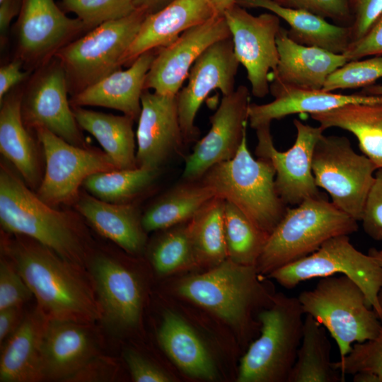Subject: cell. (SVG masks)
<instances>
[{
    "label": "cell",
    "mask_w": 382,
    "mask_h": 382,
    "mask_svg": "<svg viewBox=\"0 0 382 382\" xmlns=\"http://www.w3.org/2000/svg\"><path fill=\"white\" fill-rule=\"evenodd\" d=\"M8 253L49 319L88 325L102 318L98 299L76 265L37 242L13 243Z\"/></svg>",
    "instance_id": "cell-1"
},
{
    "label": "cell",
    "mask_w": 382,
    "mask_h": 382,
    "mask_svg": "<svg viewBox=\"0 0 382 382\" xmlns=\"http://www.w3.org/2000/svg\"><path fill=\"white\" fill-rule=\"evenodd\" d=\"M260 276L255 265L226 258L207 272L182 279L178 291L250 337L260 331L254 315L270 306L275 295L272 286L262 282Z\"/></svg>",
    "instance_id": "cell-2"
},
{
    "label": "cell",
    "mask_w": 382,
    "mask_h": 382,
    "mask_svg": "<svg viewBox=\"0 0 382 382\" xmlns=\"http://www.w3.org/2000/svg\"><path fill=\"white\" fill-rule=\"evenodd\" d=\"M199 180L268 236L286 212V204L276 190L273 166L266 159L253 157L247 134L233 158L214 165Z\"/></svg>",
    "instance_id": "cell-3"
},
{
    "label": "cell",
    "mask_w": 382,
    "mask_h": 382,
    "mask_svg": "<svg viewBox=\"0 0 382 382\" xmlns=\"http://www.w3.org/2000/svg\"><path fill=\"white\" fill-rule=\"evenodd\" d=\"M358 230L357 221L321 195L305 199L286 212L269 235L255 267L260 275L316 251L325 241Z\"/></svg>",
    "instance_id": "cell-4"
},
{
    "label": "cell",
    "mask_w": 382,
    "mask_h": 382,
    "mask_svg": "<svg viewBox=\"0 0 382 382\" xmlns=\"http://www.w3.org/2000/svg\"><path fill=\"white\" fill-rule=\"evenodd\" d=\"M305 313L298 297L275 294L257 320L259 337L241 360L238 382H288L302 336Z\"/></svg>",
    "instance_id": "cell-5"
},
{
    "label": "cell",
    "mask_w": 382,
    "mask_h": 382,
    "mask_svg": "<svg viewBox=\"0 0 382 382\" xmlns=\"http://www.w3.org/2000/svg\"><path fill=\"white\" fill-rule=\"evenodd\" d=\"M0 222L6 231L30 237L64 260L81 264L82 243L68 216L52 209L4 167L0 171Z\"/></svg>",
    "instance_id": "cell-6"
},
{
    "label": "cell",
    "mask_w": 382,
    "mask_h": 382,
    "mask_svg": "<svg viewBox=\"0 0 382 382\" xmlns=\"http://www.w3.org/2000/svg\"><path fill=\"white\" fill-rule=\"evenodd\" d=\"M297 297L305 315L313 316L335 340L340 358L350 352L354 343L376 337L381 328L363 291L345 275L322 277L313 289Z\"/></svg>",
    "instance_id": "cell-7"
},
{
    "label": "cell",
    "mask_w": 382,
    "mask_h": 382,
    "mask_svg": "<svg viewBox=\"0 0 382 382\" xmlns=\"http://www.w3.org/2000/svg\"><path fill=\"white\" fill-rule=\"evenodd\" d=\"M147 14L136 9L125 18L93 28L59 49L55 56L64 69L68 87L77 93L120 69Z\"/></svg>",
    "instance_id": "cell-8"
},
{
    "label": "cell",
    "mask_w": 382,
    "mask_h": 382,
    "mask_svg": "<svg viewBox=\"0 0 382 382\" xmlns=\"http://www.w3.org/2000/svg\"><path fill=\"white\" fill-rule=\"evenodd\" d=\"M315 182L331 202L359 221L377 170L364 154H357L344 136L323 134L316 144L312 161Z\"/></svg>",
    "instance_id": "cell-9"
},
{
    "label": "cell",
    "mask_w": 382,
    "mask_h": 382,
    "mask_svg": "<svg viewBox=\"0 0 382 382\" xmlns=\"http://www.w3.org/2000/svg\"><path fill=\"white\" fill-rule=\"evenodd\" d=\"M342 274L363 291L369 305L382 321L378 296L382 289V267L369 254L358 250L349 235L325 241L316 251L268 275L281 286L291 289L301 282L317 277Z\"/></svg>",
    "instance_id": "cell-10"
},
{
    "label": "cell",
    "mask_w": 382,
    "mask_h": 382,
    "mask_svg": "<svg viewBox=\"0 0 382 382\" xmlns=\"http://www.w3.org/2000/svg\"><path fill=\"white\" fill-rule=\"evenodd\" d=\"M293 123L296 137L291 147L285 151L274 147L270 125L255 129V154L273 166L277 192L286 205H298L306 199L321 195L315 182L312 161L316 144L325 129L320 125L313 127L297 119Z\"/></svg>",
    "instance_id": "cell-11"
},
{
    "label": "cell",
    "mask_w": 382,
    "mask_h": 382,
    "mask_svg": "<svg viewBox=\"0 0 382 382\" xmlns=\"http://www.w3.org/2000/svg\"><path fill=\"white\" fill-rule=\"evenodd\" d=\"M224 16L235 55L246 70L251 93L257 98L266 96L270 93V75L279 62V18L272 12L255 16L236 4Z\"/></svg>",
    "instance_id": "cell-12"
},
{
    "label": "cell",
    "mask_w": 382,
    "mask_h": 382,
    "mask_svg": "<svg viewBox=\"0 0 382 382\" xmlns=\"http://www.w3.org/2000/svg\"><path fill=\"white\" fill-rule=\"evenodd\" d=\"M35 130L45 158L37 196L50 205L70 201L89 175L117 169L105 153L71 144L45 127Z\"/></svg>",
    "instance_id": "cell-13"
},
{
    "label": "cell",
    "mask_w": 382,
    "mask_h": 382,
    "mask_svg": "<svg viewBox=\"0 0 382 382\" xmlns=\"http://www.w3.org/2000/svg\"><path fill=\"white\" fill-rule=\"evenodd\" d=\"M250 104V91L244 85L223 96L219 108L209 117V131L185 159V180H199L212 166L235 156L247 134Z\"/></svg>",
    "instance_id": "cell-14"
},
{
    "label": "cell",
    "mask_w": 382,
    "mask_h": 382,
    "mask_svg": "<svg viewBox=\"0 0 382 382\" xmlns=\"http://www.w3.org/2000/svg\"><path fill=\"white\" fill-rule=\"evenodd\" d=\"M239 64L231 37L210 45L194 63L187 84L176 95L178 118L185 143L195 141L199 136L195 120L209 94L219 89L225 96L235 90V77Z\"/></svg>",
    "instance_id": "cell-15"
},
{
    "label": "cell",
    "mask_w": 382,
    "mask_h": 382,
    "mask_svg": "<svg viewBox=\"0 0 382 382\" xmlns=\"http://www.w3.org/2000/svg\"><path fill=\"white\" fill-rule=\"evenodd\" d=\"M231 37L224 16H214L183 33L169 45L157 49L144 90L177 95L199 57L212 44Z\"/></svg>",
    "instance_id": "cell-16"
},
{
    "label": "cell",
    "mask_w": 382,
    "mask_h": 382,
    "mask_svg": "<svg viewBox=\"0 0 382 382\" xmlns=\"http://www.w3.org/2000/svg\"><path fill=\"white\" fill-rule=\"evenodd\" d=\"M18 14V49L30 61H42L55 54L72 37L86 29L78 18L68 17L54 0H21Z\"/></svg>",
    "instance_id": "cell-17"
},
{
    "label": "cell",
    "mask_w": 382,
    "mask_h": 382,
    "mask_svg": "<svg viewBox=\"0 0 382 382\" xmlns=\"http://www.w3.org/2000/svg\"><path fill=\"white\" fill-rule=\"evenodd\" d=\"M68 82L60 62L49 65L32 83L22 105L23 118L67 142L81 146L83 139L67 98Z\"/></svg>",
    "instance_id": "cell-18"
},
{
    "label": "cell",
    "mask_w": 382,
    "mask_h": 382,
    "mask_svg": "<svg viewBox=\"0 0 382 382\" xmlns=\"http://www.w3.org/2000/svg\"><path fill=\"white\" fill-rule=\"evenodd\" d=\"M136 133L137 167L157 170L183 143L176 95L145 89Z\"/></svg>",
    "instance_id": "cell-19"
},
{
    "label": "cell",
    "mask_w": 382,
    "mask_h": 382,
    "mask_svg": "<svg viewBox=\"0 0 382 382\" xmlns=\"http://www.w3.org/2000/svg\"><path fill=\"white\" fill-rule=\"evenodd\" d=\"M91 269L102 318L115 329L135 326L141 316L142 296L134 274L105 256L97 257Z\"/></svg>",
    "instance_id": "cell-20"
},
{
    "label": "cell",
    "mask_w": 382,
    "mask_h": 382,
    "mask_svg": "<svg viewBox=\"0 0 382 382\" xmlns=\"http://www.w3.org/2000/svg\"><path fill=\"white\" fill-rule=\"evenodd\" d=\"M270 92L274 100L268 103H250L248 109L250 126L255 129L263 125H270L274 120H280L297 113L323 112L347 104L372 103L382 96L337 93L323 89H308L272 83Z\"/></svg>",
    "instance_id": "cell-21"
},
{
    "label": "cell",
    "mask_w": 382,
    "mask_h": 382,
    "mask_svg": "<svg viewBox=\"0 0 382 382\" xmlns=\"http://www.w3.org/2000/svg\"><path fill=\"white\" fill-rule=\"evenodd\" d=\"M86 325L49 319L41 347L44 379L71 378L93 359L96 348Z\"/></svg>",
    "instance_id": "cell-22"
},
{
    "label": "cell",
    "mask_w": 382,
    "mask_h": 382,
    "mask_svg": "<svg viewBox=\"0 0 382 382\" xmlns=\"http://www.w3.org/2000/svg\"><path fill=\"white\" fill-rule=\"evenodd\" d=\"M277 45L279 62L270 75L272 83L323 89L329 75L348 62L342 54L294 42L282 26L277 36Z\"/></svg>",
    "instance_id": "cell-23"
},
{
    "label": "cell",
    "mask_w": 382,
    "mask_h": 382,
    "mask_svg": "<svg viewBox=\"0 0 382 382\" xmlns=\"http://www.w3.org/2000/svg\"><path fill=\"white\" fill-rule=\"evenodd\" d=\"M157 50L139 55L125 70L118 69L76 93L74 106H100L120 110L134 120H139L146 75Z\"/></svg>",
    "instance_id": "cell-24"
},
{
    "label": "cell",
    "mask_w": 382,
    "mask_h": 382,
    "mask_svg": "<svg viewBox=\"0 0 382 382\" xmlns=\"http://www.w3.org/2000/svg\"><path fill=\"white\" fill-rule=\"evenodd\" d=\"M216 13L209 0H174L161 10L147 14L125 58L130 65L139 55L166 47L187 29Z\"/></svg>",
    "instance_id": "cell-25"
},
{
    "label": "cell",
    "mask_w": 382,
    "mask_h": 382,
    "mask_svg": "<svg viewBox=\"0 0 382 382\" xmlns=\"http://www.w3.org/2000/svg\"><path fill=\"white\" fill-rule=\"evenodd\" d=\"M48 320L38 307L23 318L1 351V382L44 380L41 347Z\"/></svg>",
    "instance_id": "cell-26"
},
{
    "label": "cell",
    "mask_w": 382,
    "mask_h": 382,
    "mask_svg": "<svg viewBox=\"0 0 382 382\" xmlns=\"http://www.w3.org/2000/svg\"><path fill=\"white\" fill-rule=\"evenodd\" d=\"M245 8L267 9L285 21L288 36L294 42L343 54L351 42L349 26L329 23L325 18L301 9L280 6L272 0H236Z\"/></svg>",
    "instance_id": "cell-27"
},
{
    "label": "cell",
    "mask_w": 382,
    "mask_h": 382,
    "mask_svg": "<svg viewBox=\"0 0 382 382\" xmlns=\"http://www.w3.org/2000/svg\"><path fill=\"white\" fill-rule=\"evenodd\" d=\"M311 117L324 129L337 127L352 133L363 154L382 168V99L372 103L347 104Z\"/></svg>",
    "instance_id": "cell-28"
},
{
    "label": "cell",
    "mask_w": 382,
    "mask_h": 382,
    "mask_svg": "<svg viewBox=\"0 0 382 382\" xmlns=\"http://www.w3.org/2000/svg\"><path fill=\"white\" fill-rule=\"evenodd\" d=\"M77 207L98 233L126 251L134 253L143 248L145 231L132 205L108 202L86 195L79 200Z\"/></svg>",
    "instance_id": "cell-29"
},
{
    "label": "cell",
    "mask_w": 382,
    "mask_h": 382,
    "mask_svg": "<svg viewBox=\"0 0 382 382\" xmlns=\"http://www.w3.org/2000/svg\"><path fill=\"white\" fill-rule=\"evenodd\" d=\"M73 112L78 125L96 139L117 169L137 167L134 120L80 106H74Z\"/></svg>",
    "instance_id": "cell-30"
},
{
    "label": "cell",
    "mask_w": 382,
    "mask_h": 382,
    "mask_svg": "<svg viewBox=\"0 0 382 382\" xmlns=\"http://www.w3.org/2000/svg\"><path fill=\"white\" fill-rule=\"evenodd\" d=\"M161 346L171 359L190 376L213 379L214 361L193 329L179 316L165 313L158 333Z\"/></svg>",
    "instance_id": "cell-31"
},
{
    "label": "cell",
    "mask_w": 382,
    "mask_h": 382,
    "mask_svg": "<svg viewBox=\"0 0 382 382\" xmlns=\"http://www.w3.org/2000/svg\"><path fill=\"white\" fill-rule=\"evenodd\" d=\"M0 151L30 185L39 179L35 147L24 127L20 94L6 96L1 102Z\"/></svg>",
    "instance_id": "cell-32"
},
{
    "label": "cell",
    "mask_w": 382,
    "mask_h": 382,
    "mask_svg": "<svg viewBox=\"0 0 382 382\" xmlns=\"http://www.w3.org/2000/svg\"><path fill=\"white\" fill-rule=\"evenodd\" d=\"M330 351L325 328L306 314L301 342L288 382H343L345 376L332 366Z\"/></svg>",
    "instance_id": "cell-33"
},
{
    "label": "cell",
    "mask_w": 382,
    "mask_h": 382,
    "mask_svg": "<svg viewBox=\"0 0 382 382\" xmlns=\"http://www.w3.org/2000/svg\"><path fill=\"white\" fill-rule=\"evenodd\" d=\"M215 197L201 180L180 184L160 197L141 219L145 231L165 229L188 221Z\"/></svg>",
    "instance_id": "cell-34"
},
{
    "label": "cell",
    "mask_w": 382,
    "mask_h": 382,
    "mask_svg": "<svg viewBox=\"0 0 382 382\" xmlns=\"http://www.w3.org/2000/svg\"><path fill=\"white\" fill-rule=\"evenodd\" d=\"M224 205V199L214 197L187 224L196 265L215 266L227 258Z\"/></svg>",
    "instance_id": "cell-35"
},
{
    "label": "cell",
    "mask_w": 382,
    "mask_h": 382,
    "mask_svg": "<svg viewBox=\"0 0 382 382\" xmlns=\"http://www.w3.org/2000/svg\"><path fill=\"white\" fill-rule=\"evenodd\" d=\"M157 170L137 167L100 171L87 177L83 185L92 196L111 203L125 202L146 189Z\"/></svg>",
    "instance_id": "cell-36"
},
{
    "label": "cell",
    "mask_w": 382,
    "mask_h": 382,
    "mask_svg": "<svg viewBox=\"0 0 382 382\" xmlns=\"http://www.w3.org/2000/svg\"><path fill=\"white\" fill-rule=\"evenodd\" d=\"M224 226L227 258L238 264L255 266L269 236L227 201L224 205Z\"/></svg>",
    "instance_id": "cell-37"
},
{
    "label": "cell",
    "mask_w": 382,
    "mask_h": 382,
    "mask_svg": "<svg viewBox=\"0 0 382 382\" xmlns=\"http://www.w3.org/2000/svg\"><path fill=\"white\" fill-rule=\"evenodd\" d=\"M151 260L156 270L162 274L196 265L187 225L166 233L155 245Z\"/></svg>",
    "instance_id": "cell-38"
},
{
    "label": "cell",
    "mask_w": 382,
    "mask_h": 382,
    "mask_svg": "<svg viewBox=\"0 0 382 382\" xmlns=\"http://www.w3.org/2000/svg\"><path fill=\"white\" fill-rule=\"evenodd\" d=\"M64 11L72 12L87 28L120 19L135 10L134 0H60Z\"/></svg>",
    "instance_id": "cell-39"
},
{
    "label": "cell",
    "mask_w": 382,
    "mask_h": 382,
    "mask_svg": "<svg viewBox=\"0 0 382 382\" xmlns=\"http://www.w3.org/2000/svg\"><path fill=\"white\" fill-rule=\"evenodd\" d=\"M382 78V56L347 62L326 79L323 90L364 88Z\"/></svg>",
    "instance_id": "cell-40"
},
{
    "label": "cell",
    "mask_w": 382,
    "mask_h": 382,
    "mask_svg": "<svg viewBox=\"0 0 382 382\" xmlns=\"http://www.w3.org/2000/svg\"><path fill=\"white\" fill-rule=\"evenodd\" d=\"M332 366L344 376L366 373L376 376L378 382H382V324L376 337L354 343L350 352L332 362Z\"/></svg>",
    "instance_id": "cell-41"
},
{
    "label": "cell",
    "mask_w": 382,
    "mask_h": 382,
    "mask_svg": "<svg viewBox=\"0 0 382 382\" xmlns=\"http://www.w3.org/2000/svg\"><path fill=\"white\" fill-rule=\"evenodd\" d=\"M280 6L307 11L337 25L350 26L353 16L349 0H272Z\"/></svg>",
    "instance_id": "cell-42"
},
{
    "label": "cell",
    "mask_w": 382,
    "mask_h": 382,
    "mask_svg": "<svg viewBox=\"0 0 382 382\" xmlns=\"http://www.w3.org/2000/svg\"><path fill=\"white\" fill-rule=\"evenodd\" d=\"M33 295L15 266L4 260L0 263V311L21 306Z\"/></svg>",
    "instance_id": "cell-43"
},
{
    "label": "cell",
    "mask_w": 382,
    "mask_h": 382,
    "mask_svg": "<svg viewBox=\"0 0 382 382\" xmlns=\"http://www.w3.org/2000/svg\"><path fill=\"white\" fill-rule=\"evenodd\" d=\"M361 221L369 236L376 241H382V168L375 172Z\"/></svg>",
    "instance_id": "cell-44"
},
{
    "label": "cell",
    "mask_w": 382,
    "mask_h": 382,
    "mask_svg": "<svg viewBox=\"0 0 382 382\" xmlns=\"http://www.w3.org/2000/svg\"><path fill=\"white\" fill-rule=\"evenodd\" d=\"M349 3L353 21L349 27L353 42L361 38L382 13V0H349Z\"/></svg>",
    "instance_id": "cell-45"
},
{
    "label": "cell",
    "mask_w": 382,
    "mask_h": 382,
    "mask_svg": "<svg viewBox=\"0 0 382 382\" xmlns=\"http://www.w3.org/2000/svg\"><path fill=\"white\" fill-rule=\"evenodd\" d=\"M347 60L382 56V13L359 40L351 42L342 54Z\"/></svg>",
    "instance_id": "cell-46"
},
{
    "label": "cell",
    "mask_w": 382,
    "mask_h": 382,
    "mask_svg": "<svg viewBox=\"0 0 382 382\" xmlns=\"http://www.w3.org/2000/svg\"><path fill=\"white\" fill-rule=\"evenodd\" d=\"M125 359L136 382H169L172 378L161 369L134 351H127Z\"/></svg>",
    "instance_id": "cell-47"
},
{
    "label": "cell",
    "mask_w": 382,
    "mask_h": 382,
    "mask_svg": "<svg viewBox=\"0 0 382 382\" xmlns=\"http://www.w3.org/2000/svg\"><path fill=\"white\" fill-rule=\"evenodd\" d=\"M21 62L13 61L0 69V102L7 93L26 77L27 73L23 71Z\"/></svg>",
    "instance_id": "cell-48"
},
{
    "label": "cell",
    "mask_w": 382,
    "mask_h": 382,
    "mask_svg": "<svg viewBox=\"0 0 382 382\" xmlns=\"http://www.w3.org/2000/svg\"><path fill=\"white\" fill-rule=\"evenodd\" d=\"M21 306L11 307L0 311V342L1 345L17 329L21 324Z\"/></svg>",
    "instance_id": "cell-49"
},
{
    "label": "cell",
    "mask_w": 382,
    "mask_h": 382,
    "mask_svg": "<svg viewBox=\"0 0 382 382\" xmlns=\"http://www.w3.org/2000/svg\"><path fill=\"white\" fill-rule=\"evenodd\" d=\"M21 0H4L0 2V30L4 34L13 19L19 13Z\"/></svg>",
    "instance_id": "cell-50"
},
{
    "label": "cell",
    "mask_w": 382,
    "mask_h": 382,
    "mask_svg": "<svg viewBox=\"0 0 382 382\" xmlns=\"http://www.w3.org/2000/svg\"><path fill=\"white\" fill-rule=\"evenodd\" d=\"M174 0H134L136 9H142L148 14L164 8Z\"/></svg>",
    "instance_id": "cell-51"
},
{
    "label": "cell",
    "mask_w": 382,
    "mask_h": 382,
    "mask_svg": "<svg viewBox=\"0 0 382 382\" xmlns=\"http://www.w3.org/2000/svg\"><path fill=\"white\" fill-rule=\"evenodd\" d=\"M236 0H209L216 15L224 16V13L233 5Z\"/></svg>",
    "instance_id": "cell-52"
},
{
    "label": "cell",
    "mask_w": 382,
    "mask_h": 382,
    "mask_svg": "<svg viewBox=\"0 0 382 382\" xmlns=\"http://www.w3.org/2000/svg\"><path fill=\"white\" fill-rule=\"evenodd\" d=\"M360 93L369 96H382V84H372L364 87Z\"/></svg>",
    "instance_id": "cell-53"
},
{
    "label": "cell",
    "mask_w": 382,
    "mask_h": 382,
    "mask_svg": "<svg viewBox=\"0 0 382 382\" xmlns=\"http://www.w3.org/2000/svg\"><path fill=\"white\" fill-rule=\"evenodd\" d=\"M372 256L378 264L382 267V249L377 250L376 248H371L369 251V253ZM379 302L382 308V289L381 290L378 296Z\"/></svg>",
    "instance_id": "cell-54"
},
{
    "label": "cell",
    "mask_w": 382,
    "mask_h": 382,
    "mask_svg": "<svg viewBox=\"0 0 382 382\" xmlns=\"http://www.w3.org/2000/svg\"><path fill=\"white\" fill-rule=\"evenodd\" d=\"M3 1H4V0H0V2Z\"/></svg>",
    "instance_id": "cell-55"
}]
</instances>
